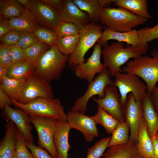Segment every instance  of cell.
<instances>
[{
    "instance_id": "6da1fadb",
    "label": "cell",
    "mask_w": 158,
    "mask_h": 158,
    "mask_svg": "<svg viewBox=\"0 0 158 158\" xmlns=\"http://www.w3.org/2000/svg\"><path fill=\"white\" fill-rule=\"evenodd\" d=\"M148 48V44L136 47L129 45L125 47L122 42L118 41L110 45L107 44L102 49L104 68H107L111 76L114 77L116 73L123 72L121 66L130 59L145 55Z\"/></svg>"
},
{
    "instance_id": "7a4b0ae2",
    "label": "cell",
    "mask_w": 158,
    "mask_h": 158,
    "mask_svg": "<svg viewBox=\"0 0 158 158\" xmlns=\"http://www.w3.org/2000/svg\"><path fill=\"white\" fill-rule=\"evenodd\" d=\"M68 59L56 45L51 46L34 62L33 73L49 83L58 80L66 66Z\"/></svg>"
},
{
    "instance_id": "3957f363",
    "label": "cell",
    "mask_w": 158,
    "mask_h": 158,
    "mask_svg": "<svg viewBox=\"0 0 158 158\" xmlns=\"http://www.w3.org/2000/svg\"><path fill=\"white\" fill-rule=\"evenodd\" d=\"M147 18L137 16L121 8H102L99 21L112 30L123 32L145 23Z\"/></svg>"
},
{
    "instance_id": "277c9868",
    "label": "cell",
    "mask_w": 158,
    "mask_h": 158,
    "mask_svg": "<svg viewBox=\"0 0 158 158\" xmlns=\"http://www.w3.org/2000/svg\"><path fill=\"white\" fill-rule=\"evenodd\" d=\"M152 57L144 55L128 61L123 72L137 75L145 83L147 92H150L158 82V51L153 49Z\"/></svg>"
},
{
    "instance_id": "5b68a950",
    "label": "cell",
    "mask_w": 158,
    "mask_h": 158,
    "mask_svg": "<svg viewBox=\"0 0 158 158\" xmlns=\"http://www.w3.org/2000/svg\"><path fill=\"white\" fill-rule=\"evenodd\" d=\"M12 104L21 109L30 117H42L57 120H66L67 114L58 98H40L27 104L11 99Z\"/></svg>"
},
{
    "instance_id": "8992f818",
    "label": "cell",
    "mask_w": 158,
    "mask_h": 158,
    "mask_svg": "<svg viewBox=\"0 0 158 158\" xmlns=\"http://www.w3.org/2000/svg\"><path fill=\"white\" fill-rule=\"evenodd\" d=\"M103 29L101 24L91 22L80 29L77 47L68 59V68H74L77 65L84 62L85 54L101 37Z\"/></svg>"
},
{
    "instance_id": "52a82bcc",
    "label": "cell",
    "mask_w": 158,
    "mask_h": 158,
    "mask_svg": "<svg viewBox=\"0 0 158 158\" xmlns=\"http://www.w3.org/2000/svg\"><path fill=\"white\" fill-rule=\"evenodd\" d=\"M114 84L118 88L120 95L122 103L125 107L128 94L132 93L135 100L142 101L147 92V85L136 75L118 72L114 74Z\"/></svg>"
},
{
    "instance_id": "ba28073f",
    "label": "cell",
    "mask_w": 158,
    "mask_h": 158,
    "mask_svg": "<svg viewBox=\"0 0 158 158\" xmlns=\"http://www.w3.org/2000/svg\"><path fill=\"white\" fill-rule=\"evenodd\" d=\"M111 76L109 70L105 68L95 79L89 83L86 91L75 101L71 111L85 114L90 98L95 95H98L99 98L104 97L105 87L114 82L111 78Z\"/></svg>"
},
{
    "instance_id": "9c48e42d",
    "label": "cell",
    "mask_w": 158,
    "mask_h": 158,
    "mask_svg": "<svg viewBox=\"0 0 158 158\" xmlns=\"http://www.w3.org/2000/svg\"><path fill=\"white\" fill-rule=\"evenodd\" d=\"M40 98H54L53 90L49 83L32 73L25 79L20 96L17 101L25 104Z\"/></svg>"
},
{
    "instance_id": "30bf717a",
    "label": "cell",
    "mask_w": 158,
    "mask_h": 158,
    "mask_svg": "<svg viewBox=\"0 0 158 158\" xmlns=\"http://www.w3.org/2000/svg\"><path fill=\"white\" fill-rule=\"evenodd\" d=\"M30 117L37 133L38 145L46 150L53 158H57L53 138L58 120L42 117Z\"/></svg>"
},
{
    "instance_id": "8fae6325",
    "label": "cell",
    "mask_w": 158,
    "mask_h": 158,
    "mask_svg": "<svg viewBox=\"0 0 158 158\" xmlns=\"http://www.w3.org/2000/svg\"><path fill=\"white\" fill-rule=\"evenodd\" d=\"M92 99L120 122L124 121L125 107L122 103L120 95L114 82L105 87L104 97H93Z\"/></svg>"
},
{
    "instance_id": "7c38bea8",
    "label": "cell",
    "mask_w": 158,
    "mask_h": 158,
    "mask_svg": "<svg viewBox=\"0 0 158 158\" xmlns=\"http://www.w3.org/2000/svg\"><path fill=\"white\" fill-rule=\"evenodd\" d=\"M101 47L97 43L94 46L92 54L86 61L77 65L73 68L77 77L89 83L93 80L96 74L103 71L105 68L101 61Z\"/></svg>"
},
{
    "instance_id": "4fadbf2b",
    "label": "cell",
    "mask_w": 158,
    "mask_h": 158,
    "mask_svg": "<svg viewBox=\"0 0 158 158\" xmlns=\"http://www.w3.org/2000/svg\"><path fill=\"white\" fill-rule=\"evenodd\" d=\"M66 120L71 128L81 132L88 142L93 141L95 138L99 136L97 124L92 116L80 112L71 111L67 114Z\"/></svg>"
},
{
    "instance_id": "5bb4252c",
    "label": "cell",
    "mask_w": 158,
    "mask_h": 158,
    "mask_svg": "<svg viewBox=\"0 0 158 158\" xmlns=\"http://www.w3.org/2000/svg\"><path fill=\"white\" fill-rule=\"evenodd\" d=\"M125 116L130 128V140L137 143L140 125L143 118L142 105V101L136 100L132 93L128 95Z\"/></svg>"
},
{
    "instance_id": "9a60e30c",
    "label": "cell",
    "mask_w": 158,
    "mask_h": 158,
    "mask_svg": "<svg viewBox=\"0 0 158 158\" xmlns=\"http://www.w3.org/2000/svg\"><path fill=\"white\" fill-rule=\"evenodd\" d=\"M29 9L37 21L53 31L61 20L60 12L43 3L41 0H30Z\"/></svg>"
},
{
    "instance_id": "2e32d148",
    "label": "cell",
    "mask_w": 158,
    "mask_h": 158,
    "mask_svg": "<svg viewBox=\"0 0 158 158\" xmlns=\"http://www.w3.org/2000/svg\"><path fill=\"white\" fill-rule=\"evenodd\" d=\"M4 109V117L7 121L13 122L26 141L33 143L30 116L23 110L14 109L11 106L6 105Z\"/></svg>"
},
{
    "instance_id": "e0dca14e",
    "label": "cell",
    "mask_w": 158,
    "mask_h": 158,
    "mask_svg": "<svg viewBox=\"0 0 158 158\" xmlns=\"http://www.w3.org/2000/svg\"><path fill=\"white\" fill-rule=\"evenodd\" d=\"M60 14L61 20L72 23L80 29L91 21L89 15L80 10L71 0H64L63 8Z\"/></svg>"
},
{
    "instance_id": "ac0fdd59",
    "label": "cell",
    "mask_w": 158,
    "mask_h": 158,
    "mask_svg": "<svg viewBox=\"0 0 158 158\" xmlns=\"http://www.w3.org/2000/svg\"><path fill=\"white\" fill-rule=\"evenodd\" d=\"M71 129L67 120L57 121L53 138L57 158H68V152L71 147L68 136Z\"/></svg>"
},
{
    "instance_id": "d6986e66",
    "label": "cell",
    "mask_w": 158,
    "mask_h": 158,
    "mask_svg": "<svg viewBox=\"0 0 158 158\" xmlns=\"http://www.w3.org/2000/svg\"><path fill=\"white\" fill-rule=\"evenodd\" d=\"M139 38L138 31L135 29L121 32L114 31L106 28L97 43L103 47L108 44V40H114L118 42H124L128 45L136 47L139 46Z\"/></svg>"
},
{
    "instance_id": "ffe728a7",
    "label": "cell",
    "mask_w": 158,
    "mask_h": 158,
    "mask_svg": "<svg viewBox=\"0 0 158 158\" xmlns=\"http://www.w3.org/2000/svg\"><path fill=\"white\" fill-rule=\"evenodd\" d=\"M142 103L143 118L151 138L156 135L158 129V114L154 107L149 92H147Z\"/></svg>"
},
{
    "instance_id": "44dd1931",
    "label": "cell",
    "mask_w": 158,
    "mask_h": 158,
    "mask_svg": "<svg viewBox=\"0 0 158 158\" xmlns=\"http://www.w3.org/2000/svg\"><path fill=\"white\" fill-rule=\"evenodd\" d=\"M12 30L20 32H33L39 26L37 20L31 11L24 8L20 16L10 19H6Z\"/></svg>"
},
{
    "instance_id": "7402d4cb",
    "label": "cell",
    "mask_w": 158,
    "mask_h": 158,
    "mask_svg": "<svg viewBox=\"0 0 158 158\" xmlns=\"http://www.w3.org/2000/svg\"><path fill=\"white\" fill-rule=\"evenodd\" d=\"M5 135L0 143V158H12L15 151L16 128L14 123L8 121Z\"/></svg>"
},
{
    "instance_id": "603a6c76",
    "label": "cell",
    "mask_w": 158,
    "mask_h": 158,
    "mask_svg": "<svg viewBox=\"0 0 158 158\" xmlns=\"http://www.w3.org/2000/svg\"><path fill=\"white\" fill-rule=\"evenodd\" d=\"M137 145L139 154L143 158H155L152 141L143 118L140 125Z\"/></svg>"
},
{
    "instance_id": "cb8c5ba5",
    "label": "cell",
    "mask_w": 158,
    "mask_h": 158,
    "mask_svg": "<svg viewBox=\"0 0 158 158\" xmlns=\"http://www.w3.org/2000/svg\"><path fill=\"white\" fill-rule=\"evenodd\" d=\"M147 0H113V3L119 8L124 9L137 16L146 18H152L148 9Z\"/></svg>"
},
{
    "instance_id": "d4e9b609",
    "label": "cell",
    "mask_w": 158,
    "mask_h": 158,
    "mask_svg": "<svg viewBox=\"0 0 158 158\" xmlns=\"http://www.w3.org/2000/svg\"><path fill=\"white\" fill-rule=\"evenodd\" d=\"M139 154L137 143H127L110 147L103 154L108 158H135Z\"/></svg>"
},
{
    "instance_id": "484cf974",
    "label": "cell",
    "mask_w": 158,
    "mask_h": 158,
    "mask_svg": "<svg viewBox=\"0 0 158 158\" xmlns=\"http://www.w3.org/2000/svg\"><path fill=\"white\" fill-rule=\"evenodd\" d=\"M34 62L25 61L12 64L8 68L6 76L14 79L25 80L33 73Z\"/></svg>"
},
{
    "instance_id": "4316f807",
    "label": "cell",
    "mask_w": 158,
    "mask_h": 158,
    "mask_svg": "<svg viewBox=\"0 0 158 158\" xmlns=\"http://www.w3.org/2000/svg\"><path fill=\"white\" fill-rule=\"evenodd\" d=\"M25 80H16L6 76L0 81V87L11 99L18 101L20 96Z\"/></svg>"
},
{
    "instance_id": "83f0119b",
    "label": "cell",
    "mask_w": 158,
    "mask_h": 158,
    "mask_svg": "<svg viewBox=\"0 0 158 158\" xmlns=\"http://www.w3.org/2000/svg\"><path fill=\"white\" fill-rule=\"evenodd\" d=\"M24 8L17 0H1L0 1V17L5 19L20 16Z\"/></svg>"
},
{
    "instance_id": "f1b7e54d",
    "label": "cell",
    "mask_w": 158,
    "mask_h": 158,
    "mask_svg": "<svg viewBox=\"0 0 158 158\" xmlns=\"http://www.w3.org/2000/svg\"><path fill=\"white\" fill-rule=\"evenodd\" d=\"M74 3L89 15L91 22L98 23L102 8L99 0H73Z\"/></svg>"
},
{
    "instance_id": "f546056e",
    "label": "cell",
    "mask_w": 158,
    "mask_h": 158,
    "mask_svg": "<svg viewBox=\"0 0 158 158\" xmlns=\"http://www.w3.org/2000/svg\"><path fill=\"white\" fill-rule=\"evenodd\" d=\"M97 124L101 125L108 134H111L120 122L101 107L98 106L96 114L92 116Z\"/></svg>"
},
{
    "instance_id": "4dcf8cb0",
    "label": "cell",
    "mask_w": 158,
    "mask_h": 158,
    "mask_svg": "<svg viewBox=\"0 0 158 158\" xmlns=\"http://www.w3.org/2000/svg\"><path fill=\"white\" fill-rule=\"evenodd\" d=\"M130 128L127 121L119 122L112 133L108 147L124 144L130 141L128 136Z\"/></svg>"
},
{
    "instance_id": "1f68e13d",
    "label": "cell",
    "mask_w": 158,
    "mask_h": 158,
    "mask_svg": "<svg viewBox=\"0 0 158 158\" xmlns=\"http://www.w3.org/2000/svg\"><path fill=\"white\" fill-rule=\"evenodd\" d=\"M79 37V34L72 36L58 37L56 46L62 54L66 56H70L75 50Z\"/></svg>"
},
{
    "instance_id": "d6a6232c",
    "label": "cell",
    "mask_w": 158,
    "mask_h": 158,
    "mask_svg": "<svg viewBox=\"0 0 158 158\" xmlns=\"http://www.w3.org/2000/svg\"><path fill=\"white\" fill-rule=\"evenodd\" d=\"M80 29L75 24L61 20L54 30L59 38L75 35L79 33Z\"/></svg>"
},
{
    "instance_id": "836d02e7",
    "label": "cell",
    "mask_w": 158,
    "mask_h": 158,
    "mask_svg": "<svg viewBox=\"0 0 158 158\" xmlns=\"http://www.w3.org/2000/svg\"><path fill=\"white\" fill-rule=\"evenodd\" d=\"M50 47L39 41L24 49L26 61L35 62Z\"/></svg>"
},
{
    "instance_id": "e575fe53",
    "label": "cell",
    "mask_w": 158,
    "mask_h": 158,
    "mask_svg": "<svg viewBox=\"0 0 158 158\" xmlns=\"http://www.w3.org/2000/svg\"><path fill=\"white\" fill-rule=\"evenodd\" d=\"M33 33L40 41L49 46L56 45L58 37L54 31L47 28L39 26Z\"/></svg>"
},
{
    "instance_id": "d590c367",
    "label": "cell",
    "mask_w": 158,
    "mask_h": 158,
    "mask_svg": "<svg viewBox=\"0 0 158 158\" xmlns=\"http://www.w3.org/2000/svg\"><path fill=\"white\" fill-rule=\"evenodd\" d=\"M139 45H145L148 43L158 39V23L153 27H146L138 30Z\"/></svg>"
},
{
    "instance_id": "8d00e7d4",
    "label": "cell",
    "mask_w": 158,
    "mask_h": 158,
    "mask_svg": "<svg viewBox=\"0 0 158 158\" xmlns=\"http://www.w3.org/2000/svg\"><path fill=\"white\" fill-rule=\"evenodd\" d=\"M16 138L15 152L17 158H33L28 150L25 139L17 129Z\"/></svg>"
},
{
    "instance_id": "74e56055",
    "label": "cell",
    "mask_w": 158,
    "mask_h": 158,
    "mask_svg": "<svg viewBox=\"0 0 158 158\" xmlns=\"http://www.w3.org/2000/svg\"><path fill=\"white\" fill-rule=\"evenodd\" d=\"M111 137L103 138L97 141L92 146L89 148L86 158H99L108 147Z\"/></svg>"
},
{
    "instance_id": "f35d334b",
    "label": "cell",
    "mask_w": 158,
    "mask_h": 158,
    "mask_svg": "<svg viewBox=\"0 0 158 158\" xmlns=\"http://www.w3.org/2000/svg\"><path fill=\"white\" fill-rule=\"evenodd\" d=\"M39 41L33 32H23L16 44L24 49Z\"/></svg>"
},
{
    "instance_id": "ab89813d",
    "label": "cell",
    "mask_w": 158,
    "mask_h": 158,
    "mask_svg": "<svg viewBox=\"0 0 158 158\" xmlns=\"http://www.w3.org/2000/svg\"><path fill=\"white\" fill-rule=\"evenodd\" d=\"M10 54L12 64L26 61L24 49L17 44L11 46Z\"/></svg>"
},
{
    "instance_id": "60d3db41",
    "label": "cell",
    "mask_w": 158,
    "mask_h": 158,
    "mask_svg": "<svg viewBox=\"0 0 158 158\" xmlns=\"http://www.w3.org/2000/svg\"><path fill=\"white\" fill-rule=\"evenodd\" d=\"M21 32L12 30L0 37L1 44L9 46L17 44L20 37Z\"/></svg>"
},
{
    "instance_id": "b9f144b4",
    "label": "cell",
    "mask_w": 158,
    "mask_h": 158,
    "mask_svg": "<svg viewBox=\"0 0 158 158\" xmlns=\"http://www.w3.org/2000/svg\"><path fill=\"white\" fill-rule=\"evenodd\" d=\"M26 144L30 151L33 158H53L49 152L43 148L27 141Z\"/></svg>"
},
{
    "instance_id": "7bdbcfd3",
    "label": "cell",
    "mask_w": 158,
    "mask_h": 158,
    "mask_svg": "<svg viewBox=\"0 0 158 158\" xmlns=\"http://www.w3.org/2000/svg\"><path fill=\"white\" fill-rule=\"evenodd\" d=\"M11 46L0 44V65L7 68L12 64L10 54Z\"/></svg>"
},
{
    "instance_id": "ee69618b",
    "label": "cell",
    "mask_w": 158,
    "mask_h": 158,
    "mask_svg": "<svg viewBox=\"0 0 158 158\" xmlns=\"http://www.w3.org/2000/svg\"><path fill=\"white\" fill-rule=\"evenodd\" d=\"M43 3L59 12L62 10L64 4L63 0H41Z\"/></svg>"
},
{
    "instance_id": "f6af8a7d",
    "label": "cell",
    "mask_w": 158,
    "mask_h": 158,
    "mask_svg": "<svg viewBox=\"0 0 158 158\" xmlns=\"http://www.w3.org/2000/svg\"><path fill=\"white\" fill-rule=\"evenodd\" d=\"M12 104L11 99L0 87V108L4 109L6 105L11 106Z\"/></svg>"
},
{
    "instance_id": "bcb514c9",
    "label": "cell",
    "mask_w": 158,
    "mask_h": 158,
    "mask_svg": "<svg viewBox=\"0 0 158 158\" xmlns=\"http://www.w3.org/2000/svg\"><path fill=\"white\" fill-rule=\"evenodd\" d=\"M155 109L158 114V85L156 86L149 92Z\"/></svg>"
},
{
    "instance_id": "7dc6e473",
    "label": "cell",
    "mask_w": 158,
    "mask_h": 158,
    "mask_svg": "<svg viewBox=\"0 0 158 158\" xmlns=\"http://www.w3.org/2000/svg\"><path fill=\"white\" fill-rule=\"evenodd\" d=\"M12 30L7 24L6 20L0 17V37Z\"/></svg>"
},
{
    "instance_id": "c3c4849f",
    "label": "cell",
    "mask_w": 158,
    "mask_h": 158,
    "mask_svg": "<svg viewBox=\"0 0 158 158\" xmlns=\"http://www.w3.org/2000/svg\"><path fill=\"white\" fill-rule=\"evenodd\" d=\"M153 143L155 158H158V138L156 135L151 138Z\"/></svg>"
},
{
    "instance_id": "681fc988",
    "label": "cell",
    "mask_w": 158,
    "mask_h": 158,
    "mask_svg": "<svg viewBox=\"0 0 158 158\" xmlns=\"http://www.w3.org/2000/svg\"><path fill=\"white\" fill-rule=\"evenodd\" d=\"M25 8L29 9L31 6L30 0H17Z\"/></svg>"
},
{
    "instance_id": "f907efd6",
    "label": "cell",
    "mask_w": 158,
    "mask_h": 158,
    "mask_svg": "<svg viewBox=\"0 0 158 158\" xmlns=\"http://www.w3.org/2000/svg\"><path fill=\"white\" fill-rule=\"evenodd\" d=\"M7 73V68L0 65V81L6 76Z\"/></svg>"
},
{
    "instance_id": "816d5d0a",
    "label": "cell",
    "mask_w": 158,
    "mask_h": 158,
    "mask_svg": "<svg viewBox=\"0 0 158 158\" xmlns=\"http://www.w3.org/2000/svg\"><path fill=\"white\" fill-rule=\"evenodd\" d=\"M100 4L102 8L108 7L112 3L113 0H99Z\"/></svg>"
},
{
    "instance_id": "f5cc1de1",
    "label": "cell",
    "mask_w": 158,
    "mask_h": 158,
    "mask_svg": "<svg viewBox=\"0 0 158 158\" xmlns=\"http://www.w3.org/2000/svg\"><path fill=\"white\" fill-rule=\"evenodd\" d=\"M12 158H17L16 154L15 151L13 154Z\"/></svg>"
},
{
    "instance_id": "db71d44e",
    "label": "cell",
    "mask_w": 158,
    "mask_h": 158,
    "mask_svg": "<svg viewBox=\"0 0 158 158\" xmlns=\"http://www.w3.org/2000/svg\"><path fill=\"white\" fill-rule=\"evenodd\" d=\"M135 158H143L140 154L138 155Z\"/></svg>"
},
{
    "instance_id": "11a10c76",
    "label": "cell",
    "mask_w": 158,
    "mask_h": 158,
    "mask_svg": "<svg viewBox=\"0 0 158 158\" xmlns=\"http://www.w3.org/2000/svg\"><path fill=\"white\" fill-rule=\"evenodd\" d=\"M156 136L158 138V129L157 132L156 134Z\"/></svg>"
},
{
    "instance_id": "9f6ffc18",
    "label": "cell",
    "mask_w": 158,
    "mask_h": 158,
    "mask_svg": "<svg viewBox=\"0 0 158 158\" xmlns=\"http://www.w3.org/2000/svg\"><path fill=\"white\" fill-rule=\"evenodd\" d=\"M104 158H107V157H104Z\"/></svg>"
}]
</instances>
